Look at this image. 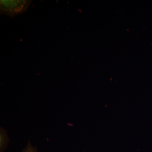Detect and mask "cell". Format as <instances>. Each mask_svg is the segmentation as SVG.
<instances>
[{
  "mask_svg": "<svg viewBox=\"0 0 152 152\" xmlns=\"http://www.w3.org/2000/svg\"><path fill=\"white\" fill-rule=\"evenodd\" d=\"M21 152H38L37 148L29 143Z\"/></svg>",
  "mask_w": 152,
  "mask_h": 152,
  "instance_id": "3957f363",
  "label": "cell"
},
{
  "mask_svg": "<svg viewBox=\"0 0 152 152\" xmlns=\"http://www.w3.org/2000/svg\"><path fill=\"white\" fill-rule=\"evenodd\" d=\"M0 140V151L1 152H3L7 146L9 140L6 131L3 129H1Z\"/></svg>",
  "mask_w": 152,
  "mask_h": 152,
  "instance_id": "7a4b0ae2",
  "label": "cell"
},
{
  "mask_svg": "<svg viewBox=\"0 0 152 152\" xmlns=\"http://www.w3.org/2000/svg\"><path fill=\"white\" fill-rule=\"evenodd\" d=\"M29 2L25 1H1V10L5 13L14 15L25 10Z\"/></svg>",
  "mask_w": 152,
  "mask_h": 152,
  "instance_id": "6da1fadb",
  "label": "cell"
}]
</instances>
